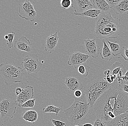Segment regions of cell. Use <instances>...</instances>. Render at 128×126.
I'll use <instances>...</instances> for the list:
<instances>
[{"mask_svg":"<svg viewBox=\"0 0 128 126\" xmlns=\"http://www.w3.org/2000/svg\"><path fill=\"white\" fill-rule=\"evenodd\" d=\"M120 20L110 12H102L96 18L94 36L96 39H116L120 35Z\"/></svg>","mask_w":128,"mask_h":126,"instance_id":"cell-1","label":"cell"},{"mask_svg":"<svg viewBox=\"0 0 128 126\" xmlns=\"http://www.w3.org/2000/svg\"><path fill=\"white\" fill-rule=\"evenodd\" d=\"M119 91L110 88L98 98L93 107L98 119L107 123L116 118L114 112Z\"/></svg>","mask_w":128,"mask_h":126,"instance_id":"cell-2","label":"cell"},{"mask_svg":"<svg viewBox=\"0 0 128 126\" xmlns=\"http://www.w3.org/2000/svg\"><path fill=\"white\" fill-rule=\"evenodd\" d=\"M90 106L85 94L76 98L72 106L63 111L64 116L72 125L78 124L86 119L90 112Z\"/></svg>","mask_w":128,"mask_h":126,"instance_id":"cell-3","label":"cell"},{"mask_svg":"<svg viewBox=\"0 0 128 126\" xmlns=\"http://www.w3.org/2000/svg\"><path fill=\"white\" fill-rule=\"evenodd\" d=\"M114 84L108 83L105 78L99 77L85 86L84 94L91 108H93L98 98Z\"/></svg>","mask_w":128,"mask_h":126,"instance_id":"cell-4","label":"cell"},{"mask_svg":"<svg viewBox=\"0 0 128 126\" xmlns=\"http://www.w3.org/2000/svg\"><path fill=\"white\" fill-rule=\"evenodd\" d=\"M24 71L22 68L6 63L0 65V74L4 78L7 86H10L14 83L22 82Z\"/></svg>","mask_w":128,"mask_h":126,"instance_id":"cell-5","label":"cell"},{"mask_svg":"<svg viewBox=\"0 0 128 126\" xmlns=\"http://www.w3.org/2000/svg\"><path fill=\"white\" fill-rule=\"evenodd\" d=\"M17 103L9 98L4 99L0 102V114L4 122L13 118L16 112Z\"/></svg>","mask_w":128,"mask_h":126,"instance_id":"cell-6","label":"cell"},{"mask_svg":"<svg viewBox=\"0 0 128 126\" xmlns=\"http://www.w3.org/2000/svg\"><path fill=\"white\" fill-rule=\"evenodd\" d=\"M43 64L40 63L36 54L33 53L24 57L22 65L24 70L26 71L28 74L37 73L40 71Z\"/></svg>","mask_w":128,"mask_h":126,"instance_id":"cell-7","label":"cell"},{"mask_svg":"<svg viewBox=\"0 0 128 126\" xmlns=\"http://www.w3.org/2000/svg\"><path fill=\"white\" fill-rule=\"evenodd\" d=\"M19 16L26 20L34 21L36 16V12L33 5L29 0L22 3L19 6Z\"/></svg>","mask_w":128,"mask_h":126,"instance_id":"cell-8","label":"cell"},{"mask_svg":"<svg viewBox=\"0 0 128 126\" xmlns=\"http://www.w3.org/2000/svg\"><path fill=\"white\" fill-rule=\"evenodd\" d=\"M128 112V96L124 92L119 90L116 99L114 113L116 116Z\"/></svg>","mask_w":128,"mask_h":126,"instance_id":"cell-9","label":"cell"},{"mask_svg":"<svg viewBox=\"0 0 128 126\" xmlns=\"http://www.w3.org/2000/svg\"><path fill=\"white\" fill-rule=\"evenodd\" d=\"M90 57L88 54L76 52L72 53L70 56L68 62V64L73 66L76 69L80 65L88 61Z\"/></svg>","mask_w":128,"mask_h":126,"instance_id":"cell-10","label":"cell"},{"mask_svg":"<svg viewBox=\"0 0 128 126\" xmlns=\"http://www.w3.org/2000/svg\"><path fill=\"white\" fill-rule=\"evenodd\" d=\"M86 52L90 57L96 58L100 52V48L97 45L96 39H90L88 38L84 40Z\"/></svg>","mask_w":128,"mask_h":126,"instance_id":"cell-11","label":"cell"},{"mask_svg":"<svg viewBox=\"0 0 128 126\" xmlns=\"http://www.w3.org/2000/svg\"><path fill=\"white\" fill-rule=\"evenodd\" d=\"M34 95L33 87L31 86H26L24 88L22 89L20 94L17 96L16 102L20 107L28 100L32 99Z\"/></svg>","mask_w":128,"mask_h":126,"instance_id":"cell-12","label":"cell"},{"mask_svg":"<svg viewBox=\"0 0 128 126\" xmlns=\"http://www.w3.org/2000/svg\"><path fill=\"white\" fill-rule=\"evenodd\" d=\"M72 6L76 13H82L92 8L93 5L88 0H72Z\"/></svg>","mask_w":128,"mask_h":126,"instance_id":"cell-13","label":"cell"},{"mask_svg":"<svg viewBox=\"0 0 128 126\" xmlns=\"http://www.w3.org/2000/svg\"><path fill=\"white\" fill-rule=\"evenodd\" d=\"M32 44L30 41L25 36H22L14 43V47L17 50L24 51L28 53L32 51Z\"/></svg>","mask_w":128,"mask_h":126,"instance_id":"cell-14","label":"cell"},{"mask_svg":"<svg viewBox=\"0 0 128 126\" xmlns=\"http://www.w3.org/2000/svg\"><path fill=\"white\" fill-rule=\"evenodd\" d=\"M59 39L57 32L48 37L46 42L45 51L50 53H52L56 47Z\"/></svg>","mask_w":128,"mask_h":126,"instance_id":"cell-15","label":"cell"},{"mask_svg":"<svg viewBox=\"0 0 128 126\" xmlns=\"http://www.w3.org/2000/svg\"><path fill=\"white\" fill-rule=\"evenodd\" d=\"M64 84L68 90L72 93L76 90H81L84 88L83 86L76 77H67L65 79Z\"/></svg>","mask_w":128,"mask_h":126,"instance_id":"cell-16","label":"cell"},{"mask_svg":"<svg viewBox=\"0 0 128 126\" xmlns=\"http://www.w3.org/2000/svg\"><path fill=\"white\" fill-rule=\"evenodd\" d=\"M106 124L107 126H128V112L116 116Z\"/></svg>","mask_w":128,"mask_h":126,"instance_id":"cell-17","label":"cell"},{"mask_svg":"<svg viewBox=\"0 0 128 126\" xmlns=\"http://www.w3.org/2000/svg\"><path fill=\"white\" fill-rule=\"evenodd\" d=\"M111 74L113 76L114 80L124 75L125 69L124 65L120 62H116L111 68Z\"/></svg>","mask_w":128,"mask_h":126,"instance_id":"cell-18","label":"cell"},{"mask_svg":"<svg viewBox=\"0 0 128 126\" xmlns=\"http://www.w3.org/2000/svg\"><path fill=\"white\" fill-rule=\"evenodd\" d=\"M22 118L27 122L34 124L38 119V114L36 110H28L22 113Z\"/></svg>","mask_w":128,"mask_h":126,"instance_id":"cell-19","label":"cell"},{"mask_svg":"<svg viewBox=\"0 0 128 126\" xmlns=\"http://www.w3.org/2000/svg\"><path fill=\"white\" fill-rule=\"evenodd\" d=\"M93 6L95 9L102 12H109L112 9L106 0H94Z\"/></svg>","mask_w":128,"mask_h":126,"instance_id":"cell-20","label":"cell"},{"mask_svg":"<svg viewBox=\"0 0 128 126\" xmlns=\"http://www.w3.org/2000/svg\"><path fill=\"white\" fill-rule=\"evenodd\" d=\"M102 42L104 44V46L100 52V57L102 59L106 61H110L113 57V55L110 48L108 47V44L104 40H102Z\"/></svg>","mask_w":128,"mask_h":126,"instance_id":"cell-21","label":"cell"},{"mask_svg":"<svg viewBox=\"0 0 128 126\" xmlns=\"http://www.w3.org/2000/svg\"><path fill=\"white\" fill-rule=\"evenodd\" d=\"M116 14H123L128 11V0H121L120 3L112 8Z\"/></svg>","mask_w":128,"mask_h":126,"instance_id":"cell-22","label":"cell"},{"mask_svg":"<svg viewBox=\"0 0 128 126\" xmlns=\"http://www.w3.org/2000/svg\"><path fill=\"white\" fill-rule=\"evenodd\" d=\"M102 12L100 10L94 8H90L86 10L82 13H74L75 15L80 16H88L92 18H97Z\"/></svg>","mask_w":128,"mask_h":126,"instance_id":"cell-23","label":"cell"},{"mask_svg":"<svg viewBox=\"0 0 128 126\" xmlns=\"http://www.w3.org/2000/svg\"><path fill=\"white\" fill-rule=\"evenodd\" d=\"M108 42L113 56H116L121 53L122 48L120 47L119 44L116 43H112L108 40Z\"/></svg>","mask_w":128,"mask_h":126,"instance_id":"cell-24","label":"cell"},{"mask_svg":"<svg viewBox=\"0 0 128 126\" xmlns=\"http://www.w3.org/2000/svg\"><path fill=\"white\" fill-rule=\"evenodd\" d=\"M62 110L60 107H56L53 105L47 106L46 107L43 108L44 113H53L56 114V116L58 115L59 112Z\"/></svg>","mask_w":128,"mask_h":126,"instance_id":"cell-25","label":"cell"},{"mask_svg":"<svg viewBox=\"0 0 128 126\" xmlns=\"http://www.w3.org/2000/svg\"><path fill=\"white\" fill-rule=\"evenodd\" d=\"M90 68L85 64H82L78 68V72L84 77H87L89 74Z\"/></svg>","mask_w":128,"mask_h":126,"instance_id":"cell-26","label":"cell"},{"mask_svg":"<svg viewBox=\"0 0 128 126\" xmlns=\"http://www.w3.org/2000/svg\"><path fill=\"white\" fill-rule=\"evenodd\" d=\"M15 35L16 33L14 32H12V33L8 34V38L7 40V44L10 48H12L14 46L13 41Z\"/></svg>","mask_w":128,"mask_h":126,"instance_id":"cell-27","label":"cell"},{"mask_svg":"<svg viewBox=\"0 0 128 126\" xmlns=\"http://www.w3.org/2000/svg\"><path fill=\"white\" fill-rule=\"evenodd\" d=\"M36 100V99L30 100L24 103V104H22L21 106H20V107L23 108H33L35 106Z\"/></svg>","mask_w":128,"mask_h":126,"instance_id":"cell-28","label":"cell"},{"mask_svg":"<svg viewBox=\"0 0 128 126\" xmlns=\"http://www.w3.org/2000/svg\"><path fill=\"white\" fill-rule=\"evenodd\" d=\"M61 6L64 9H68L72 5L71 0H61L60 1Z\"/></svg>","mask_w":128,"mask_h":126,"instance_id":"cell-29","label":"cell"},{"mask_svg":"<svg viewBox=\"0 0 128 126\" xmlns=\"http://www.w3.org/2000/svg\"><path fill=\"white\" fill-rule=\"evenodd\" d=\"M53 126H67V124L66 123L60 120H56L52 118L50 119Z\"/></svg>","mask_w":128,"mask_h":126,"instance_id":"cell-30","label":"cell"},{"mask_svg":"<svg viewBox=\"0 0 128 126\" xmlns=\"http://www.w3.org/2000/svg\"><path fill=\"white\" fill-rule=\"evenodd\" d=\"M122 52L121 56L124 58L125 60H128V49L126 47H123L122 48Z\"/></svg>","mask_w":128,"mask_h":126,"instance_id":"cell-31","label":"cell"},{"mask_svg":"<svg viewBox=\"0 0 128 126\" xmlns=\"http://www.w3.org/2000/svg\"><path fill=\"white\" fill-rule=\"evenodd\" d=\"M106 1L112 8L118 4L121 0H106Z\"/></svg>","mask_w":128,"mask_h":126,"instance_id":"cell-32","label":"cell"},{"mask_svg":"<svg viewBox=\"0 0 128 126\" xmlns=\"http://www.w3.org/2000/svg\"><path fill=\"white\" fill-rule=\"evenodd\" d=\"M94 126H107V124L103 122L98 119H97L94 122Z\"/></svg>","mask_w":128,"mask_h":126,"instance_id":"cell-33","label":"cell"},{"mask_svg":"<svg viewBox=\"0 0 128 126\" xmlns=\"http://www.w3.org/2000/svg\"><path fill=\"white\" fill-rule=\"evenodd\" d=\"M119 88L120 91L128 93V84H120L119 85Z\"/></svg>","mask_w":128,"mask_h":126,"instance_id":"cell-34","label":"cell"},{"mask_svg":"<svg viewBox=\"0 0 128 126\" xmlns=\"http://www.w3.org/2000/svg\"><path fill=\"white\" fill-rule=\"evenodd\" d=\"M74 95L77 98H81L83 95L82 92L81 90H77L74 92Z\"/></svg>","mask_w":128,"mask_h":126,"instance_id":"cell-35","label":"cell"},{"mask_svg":"<svg viewBox=\"0 0 128 126\" xmlns=\"http://www.w3.org/2000/svg\"><path fill=\"white\" fill-rule=\"evenodd\" d=\"M124 80L125 83V84H128V70L126 72L124 75L123 76Z\"/></svg>","mask_w":128,"mask_h":126,"instance_id":"cell-36","label":"cell"},{"mask_svg":"<svg viewBox=\"0 0 128 126\" xmlns=\"http://www.w3.org/2000/svg\"><path fill=\"white\" fill-rule=\"evenodd\" d=\"M22 89L20 87H17L16 89V94L17 96L20 95L22 91Z\"/></svg>","mask_w":128,"mask_h":126,"instance_id":"cell-37","label":"cell"},{"mask_svg":"<svg viewBox=\"0 0 128 126\" xmlns=\"http://www.w3.org/2000/svg\"><path fill=\"white\" fill-rule=\"evenodd\" d=\"M81 126H94L93 125L90 123H86L83 125H80Z\"/></svg>","mask_w":128,"mask_h":126,"instance_id":"cell-38","label":"cell"},{"mask_svg":"<svg viewBox=\"0 0 128 126\" xmlns=\"http://www.w3.org/2000/svg\"><path fill=\"white\" fill-rule=\"evenodd\" d=\"M8 35H6L5 36L4 38L6 40L8 39Z\"/></svg>","mask_w":128,"mask_h":126,"instance_id":"cell-39","label":"cell"},{"mask_svg":"<svg viewBox=\"0 0 128 126\" xmlns=\"http://www.w3.org/2000/svg\"><path fill=\"white\" fill-rule=\"evenodd\" d=\"M80 126V124H77V125H76V126Z\"/></svg>","mask_w":128,"mask_h":126,"instance_id":"cell-40","label":"cell"},{"mask_svg":"<svg viewBox=\"0 0 128 126\" xmlns=\"http://www.w3.org/2000/svg\"><path fill=\"white\" fill-rule=\"evenodd\" d=\"M127 14H128V12H127Z\"/></svg>","mask_w":128,"mask_h":126,"instance_id":"cell-41","label":"cell"}]
</instances>
